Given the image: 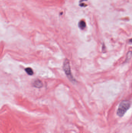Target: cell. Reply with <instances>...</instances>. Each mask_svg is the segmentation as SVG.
Here are the masks:
<instances>
[{
  "instance_id": "cell-1",
  "label": "cell",
  "mask_w": 132,
  "mask_h": 133,
  "mask_svg": "<svg viewBox=\"0 0 132 133\" xmlns=\"http://www.w3.org/2000/svg\"><path fill=\"white\" fill-rule=\"evenodd\" d=\"M131 103L129 101H123L119 104L117 111V115L119 117L125 115L131 107Z\"/></svg>"
},
{
  "instance_id": "cell-2",
  "label": "cell",
  "mask_w": 132,
  "mask_h": 133,
  "mask_svg": "<svg viewBox=\"0 0 132 133\" xmlns=\"http://www.w3.org/2000/svg\"><path fill=\"white\" fill-rule=\"evenodd\" d=\"M63 69L65 73L68 77V78L71 81L74 82L75 80L72 76L71 70V67L70 66L69 62L67 59L65 60L64 62Z\"/></svg>"
},
{
  "instance_id": "cell-3",
  "label": "cell",
  "mask_w": 132,
  "mask_h": 133,
  "mask_svg": "<svg viewBox=\"0 0 132 133\" xmlns=\"http://www.w3.org/2000/svg\"><path fill=\"white\" fill-rule=\"evenodd\" d=\"M33 85L34 87L36 88H41L43 86L42 82L40 80H36L33 83Z\"/></svg>"
},
{
  "instance_id": "cell-4",
  "label": "cell",
  "mask_w": 132,
  "mask_h": 133,
  "mask_svg": "<svg viewBox=\"0 0 132 133\" xmlns=\"http://www.w3.org/2000/svg\"><path fill=\"white\" fill-rule=\"evenodd\" d=\"M25 71L30 76H32V75H33V70L30 67H27V68H26L25 69Z\"/></svg>"
},
{
  "instance_id": "cell-5",
  "label": "cell",
  "mask_w": 132,
  "mask_h": 133,
  "mask_svg": "<svg viewBox=\"0 0 132 133\" xmlns=\"http://www.w3.org/2000/svg\"><path fill=\"white\" fill-rule=\"evenodd\" d=\"M85 25L84 23L82 22L80 24V27L81 29H83L85 27Z\"/></svg>"
}]
</instances>
